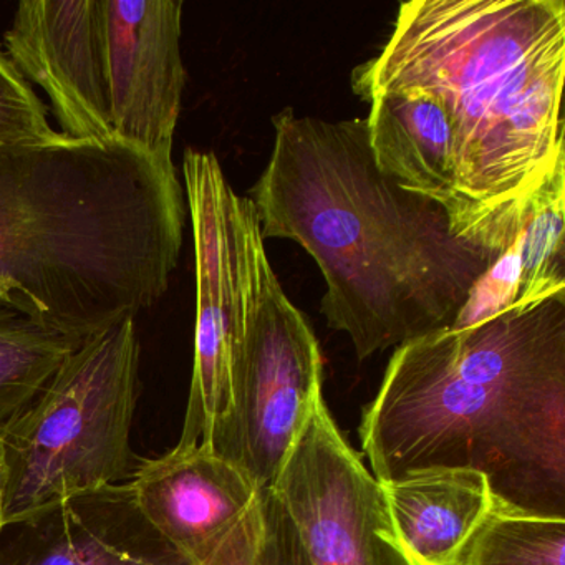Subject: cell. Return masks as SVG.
I'll return each instance as SVG.
<instances>
[{
    "mask_svg": "<svg viewBox=\"0 0 565 565\" xmlns=\"http://www.w3.org/2000/svg\"><path fill=\"white\" fill-rule=\"evenodd\" d=\"M62 138L34 87L0 52V147L54 143Z\"/></svg>",
    "mask_w": 565,
    "mask_h": 565,
    "instance_id": "obj_18",
    "label": "cell"
},
{
    "mask_svg": "<svg viewBox=\"0 0 565 565\" xmlns=\"http://www.w3.org/2000/svg\"><path fill=\"white\" fill-rule=\"evenodd\" d=\"M565 167L535 193L519 236V282L514 310L565 299Z\"/></svg>",
    "mask_w": 565,
    "mask_h": 565,
    "instance_id": "obj_17",
    "label": "cell"
},
{
    "mask_svg": "<svg viewBox=\"0 0 565 565\" xmlns=\"http://www.w3.org/2000/svg\"><path fill=\"white\" fill-rule=\"evenodd\" d=\"M241 335L226 415L213 449L266 491L322 398V353L309 320L284 292L253 201L234 203Z\"/></svg>",
    "mask_w": 565,
    "mask_h": 565,
    "instance_id": "obj_6",
    "label": "cell"
},
{
    "mask_svg": "<svg viewBox=\"0 0 565 565\" xmlns=\"http://www.w3.org/2000/svg\"><path fill=\"white\" fill-rule=\"evenodd\" d=\"M4 531V524H2V508H0V534Z\"/></svg>",
    "mask_w": 565,
    "mask_h": 565,
    "instance_id": "obj_20",
    "label": "cell"
},
{
    "mask_svg": "<svg viewBox=\"0 0 565 565\" xmlns=\"http://www.w3.org/2000/svg\"><path fill=\"white\" fill-rule=\"evenodd\" d=\"M77 347L0 303V431L32 405Z\"/></svg>",
    "mask_w": 565,
    "mask_h": 565,
    "instance_id": "obj_15",
    "label": "cell"
},
{
    "mask_svg": "<svg viewBox=\"0 0 565 565\" xmlns=\"http://www.w3.org/2000/svg\"><path fill=\"white\" fill-rule=\"evenodd\" d=\"M263 514V541L254 565H310L289 518L267 489L264 491Z\"/></svg>",
    "mask_w": 565,
    "mask_h": 565,
    "instance_id": "obj_19",
    "label": "cell"
},
{
    "mask_svg": "<svg viewBox=\"0 0 565 565\" xmlns=\"http://www.w3.org/2000/svg\"><path fill=\"white\" fill-rule=\"evenodd\" d=\"M360 97L370 104L365 120L380 170L403 190L435 201L458 236L488 249L475 213L459 193L451 125L439 105L418 92Z\"/></svg>",
    "mask_w": 565,
    "mask_h": 565,
    "instance_id": "obj_12",
    "label": "cell"
},
{
    "mask_svg": "<svg viewBox=\"0 0 565 565\" xmlns=\"http://www.w3.org/2000/svg\"><path fill=\"white\" fill-rule=\"evenodd\" d=\"M125 488L78 499L21 529L0 548V565H184L147 524L135 525L137 511Z\"/></svg>",
    "mask_w": 565,
    "mask_h": 565,
    "instance_id": "obj_13",
    "label": "cell"
},
{
    "mask_svg": "<svg viewBox=\"0 0 565 565\" xmlns=\"http://www.w3.org/2000/svg\"><path fill=\"white\" fill-rule=\"evenodd\" d=\"M267 491L310 565H412L379 479L343 438L323 396Z\"/></svg>",
    "mask_w": 565,
    "mask_h": 565,
    "instance_id": "obj_7",
    "label": "cell"
},
{
    "mask_svg": "<svg viewBox=\"0 0 565 565\" xmlns=\"http://www.w3.org/2000/svg\"><path fill=\"white\" fill-rule=\"evenodd\" d=\"M379 482L412 565H451L494 501L489 479L475 469H416Z\"/></svg>",
    "mask_w": 565,
    "mask_h": 565,
    "instance_id": "obj_14",
    "label": "cell"
},
{
    "mask_svg": "<svg viewBox=\"0 0 565 565\" xmlns=\"http://www.w3.org/2000/svg\"><path fill=\"white\" fill-rule=\"evenodd\" d=\"M273 127V153L249 196L260 236L313 257L327 286L320 310L356 359L451 327L499 256L380 170L365 118L329 121L287 107Z\"/></svg>",
    "mask_w": 565,
    "mask_h": 565,
    "instance_id": "obj_1",
    "label": "cell"
},
{
    "mask_svg": "<svg viewBox=\"0 0 565 565\" xmlns=\"http://www.w3.org/2000/svg\"><path fill=\"white\" fill-rule=\"evenodd\" d=\"M186 217L173 160L118 140L0 147V303L81 347L163 297Z\"/></svg>",
    "mask_w": 565,
    "mask_h": 565,
    "instance_id": "obj_2",
    "label": "cell"
},
{
    "mask_svg": "<svg viewBox=\"0 0 565 565\" xmlns=\"http://www.w3.org/2000/svg\"><path fill=\"white\" fill-rule=\"evenodd\" d=\"M105 72L115 138L173 160L186 87L181 0H104Z\"/></svg>",
    "mask_w": 565,
    "mask_h": 565,
    "instance_id": "obj_10",
    "label": "cell"
},
{
    "mask_svg": "<svg viewBox=\"0 0 565 565\" xmlns=\"http://www.w3.org/2000/svg\"><path fill=\"white\" fill-rule=\"evenodd\" d=\"M147 527L184 565H254L264 491L211 446L141 462L124 486Z\"/></svg>",
    "mask_w": 565,
    "mask_h": 565,
    "instance_id": "obj_8",
    "label": "cell"
},
{
    "mask_svg": "<svg viewBox=\"0 0 565 565\" xmlns=\"http://www.w3.org/2000/svg\"><path fill=\"white\" fill-rule=\"evenodd\" d=\"M4 45L25 82L44 92L61 135L117 140L108 108L104 0H25Z\"/></svg>",
    "mask_w": 565,
    "mask_h": 565,
    "instance_id": "obj_11",
    "label": "cell"
},
{
    "mask_svg": "<svg viewBox=\"0 0 565 565\" xmlns=\"http://www.w3.org/2000/svg\"><path fill=\"white\" fill-rule=\"evenodd\" d=\"M183 188L196 260L194 362L186 419L178 445L211 446L231 398V372L241 335L234 203L237 193L216 154L188 148Z\"/></svg>",
    "mask_w": 565,
    "mask_h": 565,
    "instance_id": "obj_9",
    "label": "cell"
},
{
    "mask_svg": "<svg viewBox=\"0 0 565 565\" xmlns=\"http://www.w3.org/2000/svg\"><path fill=\"white\" fill-rule=\"evenodd\" d=\"M352 78L356 95L418 92L439 105L459 193L501 256L565 167L564 0L403 2L385 47Z\"/></svg>",
    "mask_w": 565,
    "mask_h": 565,
    "instance_id": "obj_4",
    "label": "cell"
},
{
    "mask_svg": "<svg viewBox=\"0 0 565 565\" xmlns=\"http://www.w3.org/2000/svg\"><path fill=\"white\" fill-rule=\"evenodd\" d=\"M451 565H565V518L525 511L494 495Z\"/></svg>",
    "mask_w": 565,
    "mask_h": 565,
    "instance_id": "obj_16",
    "label": "cell"
},
{
    "mask_svg": "<svg viewBox=\"0 0 565 565\" xmlns=\"http://www.w3.org/2000/svg\"><path fill=\"white\" fill-rule=\"evenodd\" d=\"M359 436L379 481L475 469L508 504L565 518V299L396 347Z\"/></svg>",
    "mask_w": 565,
    "mask_h": 565,
    "instance_id": "obj_3",
    "label": "cell"
},
{
    "mask_svg": "<svg viewBox=\"0 0 565 565\" xmlns=\"http://www.w3.org/2000/svg\"><path fill=\"white\" fill-rule=\"evenodd\" d=\"M138 386L135 320L68 355L32 405L0 431L4 529L38 521L127 478Z\"/></svg>",
    "mask_w": 565,
    "mask_h": 565,
    "instance_id": "obj_5",
    "label": "cell"
}]
</instances>
